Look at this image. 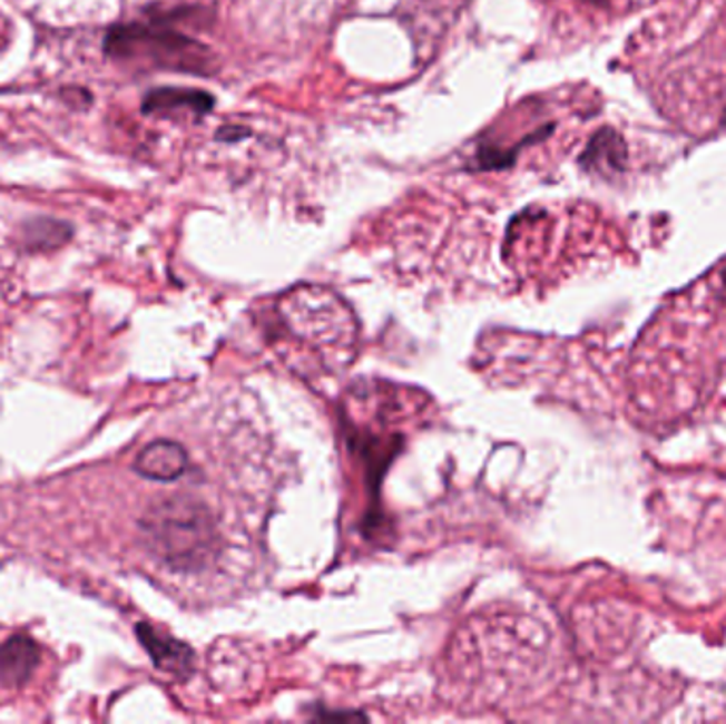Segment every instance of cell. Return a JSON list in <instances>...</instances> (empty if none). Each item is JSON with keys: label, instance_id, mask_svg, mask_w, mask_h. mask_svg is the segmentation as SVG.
Listing matches in <instances>:
<instances>
[{"label": "cell", "instance_id": "obj_4", "mask_svg": "<svg viewBox=\"0 0 726 724\" xmlns=\"http://www.w3.org/2000/svg\"><path fill=\"white\" fill-rule=\"evenodd\" d=\"M187 453L179 442L156 440L147 444L135 461L137 474L158 482H173L185 474Z\"/></svg>", "mask_w": 726, "mask_h": 724}, {"label": "cell", "instance_id": "obj_1", "mask_svg": "<svg viewBox=\"0 0 726 724\" xmlns=\"http://www.w3.org/2000/svg\"><path fill=\"white\" fill-rule=\"evenodd\" d=\"M149 548L175 571H205L222 555V521L205 499H164L140 522Z\"/></svg>", "mask_w": 726, "mask_h": 724}, {"label": "cell", "instance_id": "obj_2", "mask_svg": "<svg viewBox=\"0 0 726 724\" xmlns=\"http://www.w3.org/2000/svg\"><path fill=\"white\" fill-rule=\"evenodd\" d=\"M41 663V646L30 635H11L0 644V686L22 688Z\"/></svg>", "mask_w": 726, "mask_h": 724}, {"label": "cell", "instance_id": "obj_3", "mask_svg": "<svg viewBox=\"0 0 726 724\" xmlns=\"http://www.w3.org/2000/svg\"><path fill=\"white\" fill-rule=\"evenodd\" d=\"M138 642L143 644V648L149 653V657L154 661V665L173 676H187L192 672V663H194V653L173 637L159 634L158 629H154L147 623H138L137 625Z\"/></svg>", "mask_w": 726, "mask_h": 724}, {"label": "cell", "instance_id": "obj_5", "mask_svg": "<svg viewBox=\"0 0 726 724\" xmlns=\"http://www.w3.org/2000/svg\"><path fill=\"white\" fill-rule=\"evenodd\" d=\"M196 111L208 114L213 109V98L206 91L182 90V88H159L149 91L143 100V114H164V111Z\"/></svg>", "mask_w": 726, "mask_h": 724}, {"label": "cell", "instance_id": "obj_6", "mask_svg": "<svg viewBox=\"0 0 726 724\" xmlns=\"http://www.w3.org/2000/svg\"><path fill=\"white\" fill-rule=\"evenodd\" d=\"M70 238V227L65 222L35 219L26 226L23 241L30 250L47 251L62 247Z\"/></svg>", "mask_w": 726, "mask_h": 724}]
</instances>
